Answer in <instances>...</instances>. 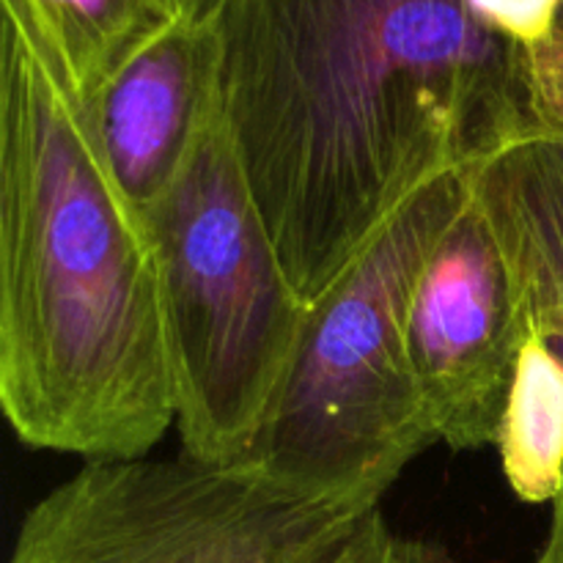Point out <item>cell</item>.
<instances>
[{"label":"cell","mask_w":563,"mask_h":563,"mask_svg":"<svg viewBox=\"0 0 563 563\" xmlns=\"http://www.w3.org/2000/svg\"><path fill=\"white\" fill-rule=\"evenodd\" d=\"M207 25L234 154L308 311L427 187L544 130L528 49L471 0H220Z\"/></svg>","instance_id":"6da1fadb"},{"label":"cell","mask_w":563,"mask_h":563,"mask_svg":"<svg viewBox=\"0 0 563 563\" xmlns=\"http://www.w3.org/2000/svg\"><path fill=\"white\" fill-rule=\"evenodd\" d=\"M0 407L38 451L141 460L176 427L163 262L91 110L14 3L0 27Z\"/></svg>","instance_id":"7a4b0ae2"},{"label":"cell","mask_w":563,"mask_h":563,"mask_svg":"<svg viewBox=\"0 0 563 563\" xmlns=\"http://www.w3.org/2000/svg\"><path fill=\"white\" fill-rule=\"evenodd\" d=\"M146 220L163 262L181 454L247 462L284 399L311 311L280 267L223 110Z\"/></svg>","instance_id":"3957f363"},{"label":"cell","mask_w":563,"mask_h":563,"mask_svg":"<svg viewBox=\"0 0 563 563\" xmlns=\"http://www.w3.org/2000/svg\"><path fill=\"white\" fill-rule=\"evenodd\" d=\"M476 174L443 176L412 198L311 308L295 372L251 460L308 487L385 498L438 443L412 374L407 311Z\"/></svg>","instance_id":"277c9868"},{"label":"cell","mask_w":563,"mask_h":563,"mask_svg":"<svg viewBox=\"0 0 563 563\" xmlns=\"http://www.w3.org/2000/svg\"><path fill=\"white\" fill-rule=\"evenodd\" d=\"M379 504L256 460H97L25 511L5 563H317Z\"/></svg>","instance_id":"5b68a950"},{"label":"cell","mask_w":563,"mask_h":563,"mask_svg":"<svg viewBox=\"0 0 563 563\" xmlns=\"http://www.w3.org/2000/svg\"><path fill=\"white\" fill-rule=\"evenodd\" d=\"M478 174L429 253L407 311L423 412L434 440L454 451L498 443L517 357L531 333L526 295Z\"/></svg>","instance_id":"8992f818"},{"label":"cell","mask_w":563,"mask_h":563,"mask_svg":"<svg viewBox=\"0 0 563 563\" xmlns=\"http://www.w3.org/2000/svg\"><path fill=\"white\" fill-rule=\"evenodd\" d=\"M104 159L143 214L165 201L220 115L207 22L181 20L143 47L88 104Z\"/></svg>","instance_id":"52a82bcc"},{"label":"cell","mask_w":563,"mask_h":563,"mask_svg":"<svg viewBox=\"0 0 563 563\" xmlns=\"http://www.w3.org/2000/svg\"><path fill=\"white\" fill-rule=\"evenodd\" d=\"M528 317L563 361V132L526 137L478 174ZM550 531L563 533V493Z\"/></svg>","instance_id":"ba28073f"},{"label":"cell","mask_w":563,"mask_h":563,"mask_svg":"<svg viewBox=\"0 0 563 563\" xmlns=\"http://www.w3.org/2000/svg\"><path fill=\"white\" fill-rule=\"evenodd\" d=\"M86 104L141 53L179 25L181 0H9Z\"/></svg>","instance_id":"9c48e42d"},{"label":"cell","mask_w":563,"mask_h":563,"mask_svg":"<svg viewBox=\"0 0 563 563\" xmlns=\"http://www.w3.org/2000/svg\"><path fill=\"white\" fill-rule=\"evenodd\" d=\"M506 484L522 504H555L563 493V361L531 324L498 429Z\"/></svg>","instance_id":"30bf717a"},{"label":"cell","mask_w":563,"mask_h":563,"mask_svg":"<svg viewBox=\"0 0 563 563\" xmlns=\"http://www.w3.org/2000/svg\"><path fill=\"white\" fill-rule=\"evenodd\" d=\"M317 563H460L440 544L396 531L383 506L368 511L350 537Z\"/></svg>","instance_id":"8fae6325"},{"label":"cell","mask_w":563,"mask_h":563,"mask_svg":"<svg viewBox=\"0 0 563 563\" xmlns=\"http://www.w3.org/2000/svg\"><path fill=\"white\" fill-rule=\"evenodd\" d=\"M478 20L517 47L533 49L555 38L563 0H471Z\"/></svg>","instance_id":"7c38bea8"},{"label":"cell","mask_w":563,"mask_h":563,"mask_svg":"<svg viewBox=\"0 0 563 563\" xmlns=\"http://www.w3.org/2000/svg\"><path fill=\"white\" fill-rule=\"evenodd\" d=\"M531 58L533 108L544 130L563 132V38H550L537 49H528Z\"/></svg>","instance_id":"4fadbf2b"},{"label":"cell","mask_w":563,"mask_h":563,"mask_svg":"<svg viewBox=\"0 0 563 563\" xmlns=\"http://www.w3.org/2000/svg\"><path fill=\"white\" fill-rule=\"evenodd\" d=\"M185 3V16L190 22H207L212 11L218 9L220 0H181Z\"/></svg>","instance_id":"5bb4252c"},{"label":"cell","mask_w":563,"mask_h":563,"mask_svg":"<svg viewBox=\"0 0 563 563\" xmlns=\"http://www.w3.org/2000/svg\"><path fill=\"white\" fill-rule=\"evenodd\" d=\"M537 563H563V550H542Z\"/></svg>","instance_id":"9a60e30c"},{"label":"cell","mask_w":563,"mask_h":563,"mask_svg":"<svg viewBox=\"0 0 563 563\" xmlns=\"http://www.w3.org/2000/svg\"><path fill=\"white\" fill-rule=\"evenodd\" d=\"M559 31H561V38H563V5H561V22H559Z\"/></svg>","instance_id":"2e32d148"}]
</instances>
